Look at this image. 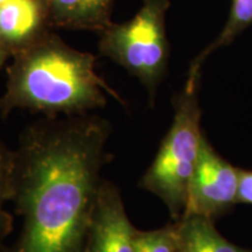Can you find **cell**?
Here are the masks:
<instances>
[{
  "instance_id": "6da1fadb",
  "label": "cell",
  "mask_w": 252,
  "mask_h": 252,
  "mask_svg": "<svg viewBox=\"0 0 252 252\" xmlns=\"http://www.w3.org/2000/svg\"><path fill=\"white\" fill-rule=\"evenodd\" d=\"M111 126L88 113L39 119L13 151L11 201L23 219L4 252H87Z\"/></svg>"
},
{
  "instance_id": "7a4b0ae2",
  "label": "cell",
  "mask_w": 252,
  "mask_h": 252,
  "mask_svg": "<svg viewBox=\"0 0 252 252\" xmlns=\"http://www.w3.org/2000/svg\"><path fill=\"white\" fill-rule=\"evenodd\" d=\"M12 59L0 96L1 118L18 109L49 118L84 115L106 105L105 93L124 104L94 71V55L68 46L52 31Z\"/></svg>"
},
{
  "instance_id": "3957f363",
  "label": "cell",
  "mask_w": 252,
  "mask_h": 252,
  "mask_svg": "<svg viewBox=\"0 0 252 252\" xmlns=\"http://www.w3.org/2000/svg\"><path fill=\"white\" fill-rule=\"evenodd\" d=\"M200 82L201 70L189 69L184 88L173 97L174 118L171 128L139 184L145 190L161 198L174 220L185 212L189 182L203 138L200 126Z\"/></svg>"
},
{
  "instance_id": "277c9868",
  "label": "cell",
  "mask_w": 252,
  "mask_h": 252,
  "mask_svg": "<svg viewBox=\"0 0 252 252\" xmlns=\"http://www.w3.org/2000/svg\"><path fill=\"white\" fill-rule=\"evenodd\" d=\"M171 0H144L130 20L111 23L99 32L98 50L140 81L150 105L168 70L169 42L166 33V14Z\"/></svg>"
},
{
  "instance_id": "5b68a950",
  "label": "cell",
  "mask_w": 252,
  "mask_h": 252,
  "mask_svg": "<svg viewBox=\"0 0 252 252\" xmlns=\"http://www.w3.org/2000/svg\"><path fill=\"white\" fill-rule=\"evenodd\" d=\"M238 173L239 168L223 159L203 134L182 215L215 220L230 210L237 203Z\"/></svg>"
},
{
  "instance_id": "8992f818",
  "label": "cell",
  "mask_w": 252,
  "mask_h": 252,
  "mask_svg": "<svg viewBox=\"0 0 252 252\" xmlns=\"http://www.w3.org/2000/svg\"><path fill=\"white\" fill-rule=\"evenodd\" d=\"M117 186L102 180L91 219L87 252H135L134 235Z\"/></svg>"
},
{
  "instance_id": "52a82bcc",
  "label": "cell",
  "mask_w": 252,
  "mask_h": 252,
  "mask_svg": "<svg viewBox=\"0 0 252 252\" xmlns=\"http://www.w3.org/2000/svg\"><path fill=\"white\" fill-rule=\"evenodd\" d=\"M45 0H8L0 6V39L15 55L52 31Z\"/></svg>"
},
{
  "instance_id": "ba28073f",
  "label": "cell",
  "mask_w": 252,
  "mask_h": 252,
  "mask_svg": "<svg viewBox=\"0 0 252 252\" xmlns=\"http://www.w3.org/2000/svg\"><path fill=\"white\" fill-rule=\"evenodd\" d=\"M53 28L99 33L112 23L115 0H45Z\"/></svg>"
},
{
  "instance_id": "9c48e42d",
  "label": "cell",
  "mask_w": 252,
  "mask_h": 252,
  "mask_svg": "<svg viewBox=\"0 0 252 252\" xmlns=\"http://www.w3.org/2000/svg\"><path fill=\"white\" fill-rule=\"evenodd\" d=\"M174 223L178 252H252L226 241L208 217L182 215Z\"/></svg>"
},
{
  "instance_id": "30bf717a",
  "label": "cell",
  "mask_w": 252,
  "mask_h": 252,
  "mask_svg": "<svg viewBox=\"0 0 252 252\" xmlns=\"http://www.w3.org/2000/svg\"><path fill=\"white\" fill-rule=\"evenodd\" d=\"M250 25H252V0H232L228 20L222 32L190 62L189 69H202L208 56L217 49L234 42L236 37L243 33Z\"/></svg>"
},
{
  "instance_id": "8fae6325",
  "label": "cell",
  "mask_w": 252,
  "mask_h": 252,
  "mask_svg": "<svg viewBox=\"0 0 252 252\" xmlns=\"http://www.w3.org/2000/svg\"><path fill=\"white\" fill-rule=\"evenodd\" d=\"M12 168L13 151L0 140V245L13 228V217L5 209L6 202L11 201Z\"/></svg>"
},
{
  "instance_id": "7c38bea8",
  "label": "cell",
  "mask_w": 252,
  "mask_h": 252,
  "mask_svg": "<svg viewBox=\"0 0 252 252\" xmlns=\"http://www.w3.org/2000/svg\"><path fill=\"white\" fill-rule=\"evenodd\" d=\"M134 249L135 252H178L175 223L151 231L137 230Z\"/></svg>"
},
{
  "instance_id": "4fadbf2b",
  "label": "cell",
  "mask_w": 252,
  "mask_h": 252,
  "mask_svg": "<svg viewBox=\"0 0 252 252\" xmlns=\"http://www.w3.org/2000/svg\"><path fill=\"white\" fill-rule=\"evenodd\" d=\"M237 203L251 204L252 206V171L239 169Z\"/></svg>"
},
{
  "instance_id": "5bb4252c",
  "label": "cell",
  "mask_w": 252,
  "mask_h": 252,
  "mask_svg": "<svg viewBox=\"0 0 252 252\" xmlns=\"http://www.w3.org/2000/svg\"><path fill=\"white\" fill-rule=\"evenodd\" d=\"M11 58H13V54L8 49V47L5 45L4 41L0 39V69L4 67L5 63Z\"/></svg>"
},
{
  "instance_id": "9a60e30c",
  "label": "cell",
  "mask_w": 252,
  "mask_h": 252,
  "mask_svg": "<svg viewBox=\"0 0 252 252\" xmlns=\"http://www.w3.org/2000/svg\"><path fill=\"white\" fill-rule=\"evenodd\" d=\"M8 0H0V6H2L5 4V2H7Z\"/></svg>"
}]
</instances>
